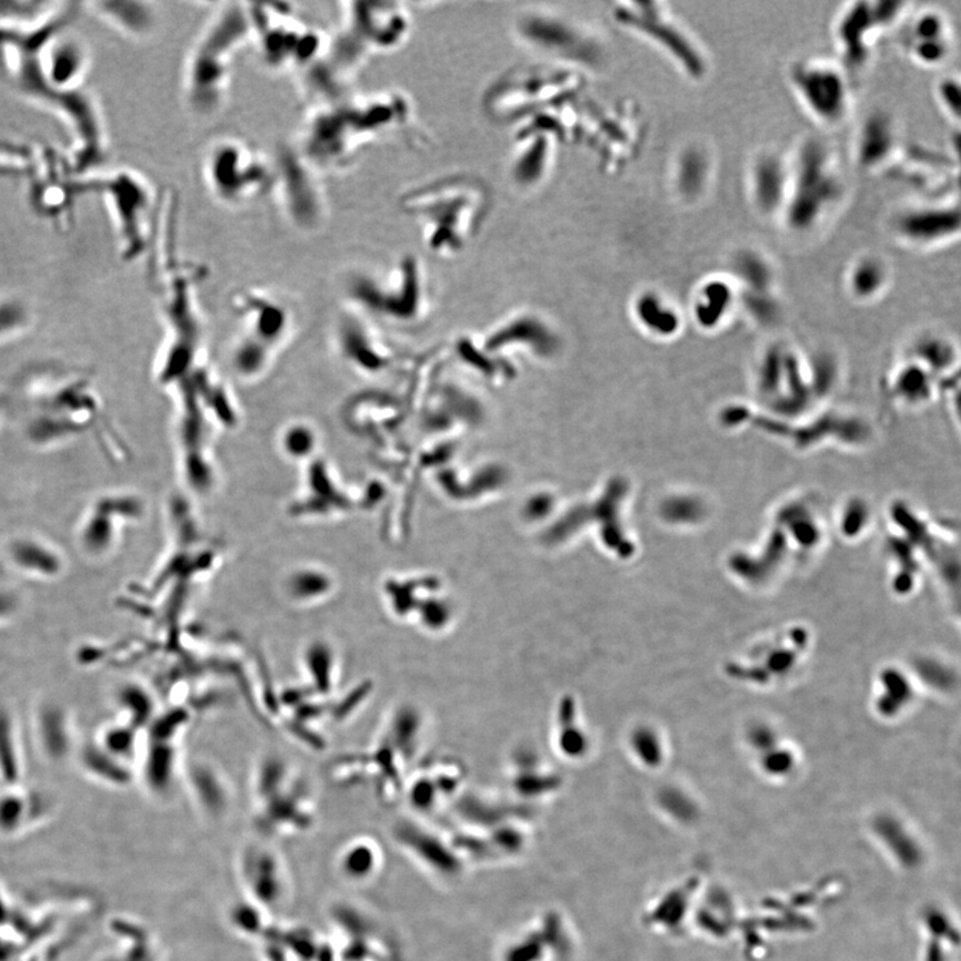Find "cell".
Here are the masks:
<instances>
[{"mask_svg": "<svg viewBox=\"0 0 961 961\" xmlns=\"http://www.w3.org/2000/svg\"><path fill=\"white\" fill-rule=\"evenodd\" d=\"M414 117L413 105L401 91H356L338 102L307 108L294 145L326 177L352 169L374 146L405 137Z\"/></svg>", "mask_w": 961, "mask_h": 961, "instance_id": "1", "label": "cell"}, {"mask_svg": "<svg viewBox=\"0 0 961 961\" xmlns=\"http://www.w3.org/2000/svg\"><path fill=\"white\" fill-rule=\"evenodd\" d=\"M247 46H252L247 3L215 5L183 66L182 93L192 114L204 119L223 110L232 93L235 63Z\"/></svg>", "mask_w": 961, "mask_h": 961, "instance_id": "2", "label": "cell"}, {"mask_svg": "<svg viewBox=\"0 0 961 961\" xmlns=\"http://www.w3.org/2000/svg\"><path fill=\"white\" fill-rule=\"evenodd\" d=\"M204 189L227 209H244L272 197L275 160L246 138L223 134L204 146L201 158Z\"/></svg>", "mask_w": 961, "mask_h": 961, "instance_id": "3", "label": "cell"}, {"mask_svg": "<svg viewBox=\"0 0 961 961\" xmlns=\"http://www.w3.org/2000/svg\"><path fill=\"white\" fill-rule=\"evenodd\" d=\"M480 192V187L469 181L448 178L408 190L399 204L419 223L429 249L436 253L454 252L470 240L477 223L482 220Z\"/></svg>", "mask_w": 961, "mask_h": 961, "instance_id": "4", "label": "cell"}, {"mask_svg": "<svg viewBox=\"0 0 961 961\" xmlns=\"http://www.w3.org/2000/svg\"><path fill=\"white\" fill-rule=\"evenodd\" d=\"M252 45L275 73L299 74L321 56L330 34L302 18L292 3H247Z\"/></svg>", "mask_w": 961, "mask_h": 961, "instance_id": "5", "label": "cell"}, {"mask_svg": "<svg viewBox=\"0 0 961 961\" xmlns=\"http://www.w3.org/2000/svg\"><path fill=\"white\" fill-rule=\"evenodd\" d=\"M844 192L830 148L816 138L804 140L790 165V192L781 212L785 224L793 232H810L842 202Z\"/></svg>", "mask_w": 961, "mask_h": 961, "instance_id": "6", "label": "cell"}, {"mask_svg": "<svg viewBox=\"0 0 961 961\" xmlns=\"http://www.w3.org/2000/svg\"><path fill=\"white\" fill-rule=\"evenodd\" d=\"M275 177L272 197L286 222L302 234H316L330 220V200L325 175L293 145H284L274 155Z\"/></svg>", "mask_w": 961, "mask_h": 961, "instance_id": "7", "label": "cell"}, {"mask_svg": "<svg viewBox=\"0 0 961 961\" xmlns=\"http://www.w3.org/2000/svg\"><path fill=\"white\" fill-rule=\"evenodd\" d=\"M411 27V14L404 3L352 0L341 3V27L336 33L370 60L401 48Z\"/></svg>", "mask_w": 961, "mask_h": 961, "instance_id": "8", "label": "cell"}, {"mask_svg": "<svg viewBox=\"0 0 961 961\" xmlns=\"http://www.w3.org/2000/svg\"><path fill=\"white\" fill-rule=\"evenodd\" d=\"M790 86L805 110L825 126L840 125L851 106L850 79L844 68L819 59H800L790 68Z\"/></svg>", "mask_w": 961, "mask_h": 961, "instance_id": "9", "label": "cell"}, {"mask_svg": "<svg viewBox=\"0 0 961 961\" xmlns=\"http://www.w3.org/2000/svg\"><path fill=\"white\" fill-rule=\"evenodd\" d=\"M615 14L618 23L643 34L663 48L687 77L700 80L707 75L708 60L703 51L663 10V5L657 3L618 5Z\"/></svg>", "mask_w": 961, "mask_h": 961, "instance_id": "10", "label": "cell"}, {"mask_svg": "<svg viewBox=\"0 0 961 961\" xmlns=\"http://www.w3.org/2000/svg\"><path fill=\"white\" fill-rule=\"evenodd\" d=\"M904 7L903 2L877 0L852 3L842 11L837 20L836 40L845 71L859 73L867 66L874 37L894 26Z\"/></svg>", "mask_w": 961, "mask_h": 961, "instance_id": "11", "label": "cell"}, {"mask_svg": "<svg viewBox=\"0 0 961 961\" xmlns=\"http://www.w3.org/2000/svg\"><path fill=\"white\" fill-rule=\"evenodd\" d=\"M894 232L909 246L929 247L951 241L960 232L957 203H928L897 214Z\"/></svg>", "mask_w": 961, "mask_h": 961, "instance_id": "12", "label": "cell"}, {"mask_svg": "<svg viewBox=\"0 0 961 961\" xmlns=\"http://www.w3.org/2000/svg\"><path fill=\"white\" fill-rule=\"evenodd\" d=\"M790 185V163L775 151L760 152L749 169V191L760 214H781Z\"/></svg>", "mask_w": 961, "mask_h": 961, "instance_id": "13", "label": "cell"}, {"mask_svg": "<svg viewBox=\"0 0 961 961\" xmlns=\"http://www.w3.org/2000/svg\"><path fill=\"white\" fill-rule=\"evenodd\" d=\"M905 40L909 54L919 65L940 66L951 54L948 23L939 11L919 14L909 25Z\"/></svg>", "mask_w": 961, "mask_h": 961, "instance_id": "14", "label": "cell"}, {"mask_svg": "<svg viewBox=\"0 0 961 961\" xmlns=\"http://www.w3.org/2000/svg\"><path fill=\"white\" fill-rule=\"evenodd\" d=\"M897 149V128L885 111L865 117L857 132L856 160L863 169L876 170L887 165Z\"/></svg>", "mask_w": 961, "mask_h": 961, "instance_id": "15", "label": "cell"}, {"mask_svg": "<svg viewBox=\"0 0 961 961\" xmlns=\"http://www.w3.org/2000/svg\"><path fill=\"white\" fill-rule=\"evenodd\" d=\"M522 36L531 40L532 45L545 51L558 54L583 62L588 53V43L568 23L548 16H531L522 23Z\"/></svg>", "mask_w": 961, "mask_h": 961, "instance_id": "16", "label": "cell"}, {"mask_svg": "<svg viewBox=\"0 0 961 961\" xmlns=\"http://www.w3.org/2000/svg\"><path fill=\"white\" fill-rule=\"evenodd\" d=\"M713 162L709 152L700 146H690L681 151L675 166V185L685 201L698 200L712 181Z\"/></svg>", "mask_w": 961, "mask_h": 961, "instance_id": "17", "label": "cell"}, {"mask_svg": "<svg viewBox=\"0 0 961 961\" xmlns=\"http://www.w3.org/2000/svg\"><path fill=\"white\" fill-rule=\"evenodd\" d=\"M735 277L749 295H768L775 281V272L770 258L753 249L736 253L732 262Z\"/></svg>", "mask_w": 961, "mask_h": 961, "instance_id": "18", "label": "cell"}, {"mask_svg": "<svg viewBox=\"0 0 961 961\" xmlns=\"http://www.w3.org/2000/svg\"><path fill=\"white\" fill-rule=\"evenodd\" d=\"M738 298V290L724 278H713L704 282L698 290L696 309L704 325H718L732 310Z\"/></svg>", "mask_w": 961, "mask_h": 961, "instance_id": "19", "label": "cell"}, {"mask_svg": "<svg viewBox=\"0 0 961 961\" xmlns=\"http://www.w3.org/2000/svg\"><path fill=\"white\" fill-rule=\"evenodd\" d=\"M887 264L877 257H863L854 262L848 274V287L859 299L879 295L887 286Z\"/></svg>", "mask_w": 961, "mask_h": 961, "instance_id": "20", "label": "cell"}, {"mask_svg": "<svg viewBox=\"0 0 961 961\" xmlns=\"http://www.w3.org/2000/svg\"><path fill=\"white\" fill-rule=\"evenodd\" d=\"M25 309L16 304H0V342L18 336L27 326Z\"/></svg>", "mask_w": 961, "mask_h": 961, "instance_id": "21", "label": "cell"}, {"mask_svg": "<svg viewBox=\"0 0 961 961\" xmlns=\"http://www.w3.org/2000/svg\"><path fill=\"white\" fill-rule=\"evenodd\" d=\"M937 97L944 110L954 119H959L961 108V88L959 80L955 78H944L937 86Z\"/></svg>", "mask_w": 961, "mask_h": 961, "instance_id": "22", "label": "cell"}, {"mask_svg": "<svg viewBox=\"0 0 961 961\" xmlns=\"http://www.w3.org/2000/svg\"><path fill=\"white\" fill-rule=\"evenodd\" d=\"M5 397H3L2 394H0V422H2L3 417H5Z\"/></svg>", "mask_w": 961, "mask_h": 961, "instance_id": "23", "label": "cell"}]
</instances>
